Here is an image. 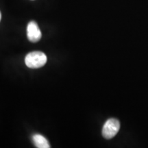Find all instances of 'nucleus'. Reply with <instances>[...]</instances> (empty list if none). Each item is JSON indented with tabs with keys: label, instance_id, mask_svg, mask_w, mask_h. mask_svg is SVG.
Wrapping results in <instances>:
<instances>
[{
	"label": "nucleus",
	"instance_id": "f257e3e1",
	"mask_svg": "<svg viewBox=\"0 0 148 148\" xmlns=\"http://www.w3.org/2000/svg\"><path fill=\"white\" fill-rule=\"evenodd\" d=\"M46 55L41 51H32L29 53L25 58V62L27 67L38 69L42 67L47 62Z\"/></svg>",
	"mask_w": 148,
	"mask_h": 148
},
{
	"label": "nucleus",
	"instance_id": "f03ea898",
	"mask_svg": "<svg viewBox=\"0 0 148 148\" xmlns=\"http://www.w3.org/2000/svg\"><path fill=\"white\" fill-rule=\"evenodd\" d=\"M120 129V123L116 119H109L106 121L102 128V135L106 139L113 138Z\"/></svg>",
	"mask_w": 148,
	"mask_h": 148
},
{
	"label": "nucleus",
	"instance_id": "7ed1b4c3",
	"mask_svg": "<svg viewBox=\"0 0 148 148\" xmlns=\"http://www.w3.org/2000/svg\"><path fill=\"white\" fill-rule=\"evenodd\" d=\"M27 36L29 41L36 42L41 38L42 34L38 24L35 21H30L27 27Z\"/></svg>",
	"mask_w": 148,
	"mask_h": 148
},
{
	"label": "nucleus",
	"instance_id": "20e7f679",
	"mask_svg": "<svg viewBox=\"0 0 148 148\" xmlns=\"http://www.w3.org/2000/svg\"><path fill=\"white\" fill-rule=\"evenodd\" d=\"M32 140L34 145L38 148H49V142L47 138L42 135L36 134L32 136Z\"/></svg>",
	"mask_w": 148,
	"mask_h": 148
},
{
	"label": "nucleus",
	"instance_id": "39448f33",
	"mask_svg": "<svg viewBox=\"0 0 148 148\" xmlns=\"http://www.w3.org/2000/svg\"><path fill=\"white\" fill-rule=\"evenodd\" d=\"M0 20H1V13H0Z\"/></svg>",
	"mask_w": 148,
	"mask_h": 148
}]
</instances>
